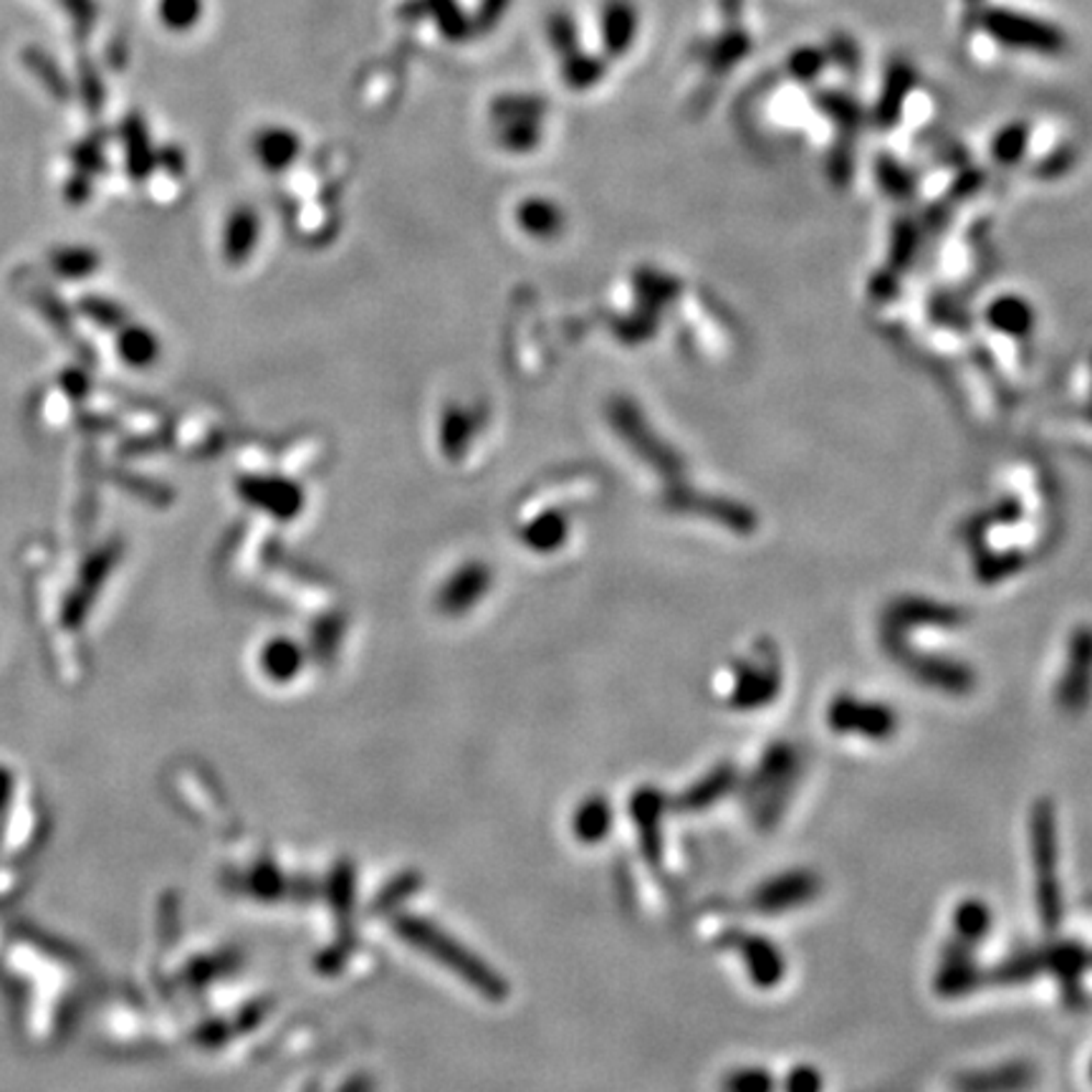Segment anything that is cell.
<instances>
[{
  "label": "cell",
  "instance_id": "obj_1",
  "mask_svg": "<svg viewBox=\"0 0 1092 1092\" xmlns=\"http://www.w3.org/2000/svg\"><path fill=\"white\" fill-rule=\"evenodd\" d=\"M1029 857L1035 873V903L1042 928L1055 933L1062 923L1060 880V832L1057 812L1049 799H1039L1029 812Z\"/></svg>",
  "mask_w": 1092,
  "mask_h": 1092
},
{
  "label": "cell",
  "instance_id": "obj_2",
  "mask_svg": "<svg viewBox=\"0 0 1092 1092\" xmlns=\"http://www.w3.org/2000/svg\"><path fill=\"white\" fill-rule=\"evenodd\" d=\"M799 777H802V754L797 746L785 741L766 746L746 789L748 810L758 828H774L781 820Z\"/></svg>",
  "mask_w": 1092,
  "mask_h": 1092
},
{
  "label": "cell",
  "instance_id": "obj_3",
  "mask_svg": "<svg viewBox=\"0 0 1092 1092\" xmlns=\"http://www.w3.org/2000/svg\"><path fill=\"white\" fill-rule=\"evenodd\" d=\"M971 29L983 31L997 44L1014 52H1032L1042 56H1060L1067 52L1070 41L1057 23L1042 21L1037 15L1009 11V8L983 5L977 19L969 23Z\"/></svg>",
  "mask_w": 1092,
  "mask_h": 1092
},
{
  "label": "cell",
  "instance_id": "obj_4",
  "mask_svg": "<svg viewBox=\"0 0 1092 1092\" xmlns=\"http://www.w3.org/2000/svg\"><path fill=\"white\" fill-rule=\"evenodd\" d=\"M828 729L837 736H855L865 741H882L896 739L900 729V719L893 711V706L880 703V700H868L853 694H840L828 703L824 711Z\"/></svg>",
  "mask_w": 1092,
  "mask_h": 1092
},
{
  "label": "cell",
  "instance_id": "obj_5",
  "mask_svg": "<svg viewBox=\"0 0 1092 1092\" xmlns=\"http://www.w3.org/2000/svg\"><path fill=\"white\" fill-rule=\"evenodd\" d=\"M822 893V878L810 868L785 870L758 886L748 905L758 915H787L814 903Z\"/></svg>",
  "mask_w": 1092,
  "mask_h": 1092
},
{
  "label": "cell",
  "instance_id": "obj_6",
  "mask_svg": "<svg viewBox=\"0 0 1092 1092\" xmlns=\"http://www.w3.org/2000/svg\"><path fill=\"white\" fill-rule=\"evenodd\" d=\"M977 948L964 944V941H948L941 952L933 973V989L944 999H964L973 994L981 983V969L977 966Z\"/></svg>",
  "mask_w": 1092,
  "mask_h": 1092
},
{
  "label": "cell",
  "instance_id": "obj_7",
  "mask_svg": "<svg viewBox=\"0 0 1092 1092\" xmlns=\"http://www.w3.org/2000/svg\"><path fill=\"white\" fill-rule=\"evenodd\" d=\"M1092 696V635H1078L1070 645L1067 668L1057 688V703L1067 716H1078L1088 708Z\"/></svg>",
  "mask_w": 1092,
  "mask_h": 1092
},
{
  "label": "cell",
  "instance_id": "obj_8",
  "mask_svg": "<svg viewBox=\"0 0 1092 1092\" xmlns=\"http://www.w3.org/2000/svg\"><path fill=\"white\" fill-rule=\"evenodd\" d=\"M915 87H919V71H915V66L911 61H905V58H893V61H888L886 74H882L878 104H875L870 112L875 127L893 130L900 122V114H903L905 99L911 97V91Z\"/></svg>",
  "mask_w": 1092,
  "mask_h": 1092
},
{
  "label": "cell",
  "instance_id": "obj_9",
  "mask_svg": "<svg viewBox=\"0 0 1092 1092\" xmlns=\"http://www.w3.org/2000/svg\"><path fill=\"white\" fill-rule=\"evenodd\" d=\"M736 948H739L736 954L741 956V961H744L746 973L754 987L774 989L785 981L787 958L772 938L758 936V933H748V936L736 938Z\"/></svg>",
  "mask_w": 1092,
  "mask_h": 1092
},
{
  "label": "cell",
  "instance_id": "obj_10",
  "mask_svg": "<svg viewBox=\"0 0 1092 1092\" xmlns=\"http://www.w3.org/2000/svg\"><path fill=\"white\" fill-rule=\"evenodd\" d=\"M779 694V665L774 663L769 653L762 657H748L746 671H741L733 690L731 703L739 711H758V708L772 703Z\"/></svg>",
  "mask_w": 1092,
  "mask_h": 1092
},
{
  "label": "cell",
  "instance_id": "obj_11",
  "mask_svg": "<svg viewBox=\"0 0 1092 1092\" xmlns=\"http://www.w3.org/2000/svg\"><path fill=\"white\" fill-rule=\"evenodd\" d=\"M752 48H754L752 33L741 29L739 23H733V26L719 33L716 38L700 41L690 54H694L698 61L713 74V77H723V74L736 69V66L752 54Z\"/></svg>",
  "mask_w": 1092,
  "mask_h": 1092
},
{
  "label": "cell",
  "instance_id": "obj_12",
  "mask_svg": "<svg viewBox=\"0 0 1092 1092\" xmlns=\"http://www.w3.org/2000/svg\"><path fill=\"white\" fill-rule=\"evenodd\" d=\"M812 104L820 110L828 120L835 124L837 130L847 132V135H855L857 130L865 127L870 120V114L865 112V106L857 102L853 94L842 89H820L814 91Z\"/></svg>",
  "mask_w": 1092,
  "mask_h": 1092
},
{
  "label": "cell",
  "instance_id": "obj_13",
  "mask_svg": "<svg viewBox=\"0 0 1092 1092\" xmlns=\"http://www.w3.org/2000/svg\"><path fill=\"white\" fill-rule=\"evenodd\" d=\"M638 33V11L630 0H607L603 11V38L612 56L630 52Z\"/></svg>",
  "mask_w": 1092,
  "mask_h": 1092
},
{
  "label": "cell",
  "instance_id": "obj_14",
  "mask_svg": "<svg viewBox=\"0 0 1092 1092\" xmlns=\"http://www.w3.org/2000/svg\"><path fill=\"white\" fill-rule=\"evenodd\" d=\"M952 923H954V938L977 948L991 933L994 913H991V908L983 903L981 898H964L961 903L954 908Z\"/></svg>",
  "mask_w": 1092,
  "mask_h": 1092
},
{
  "label": "cell",
  "instance_id": "obj_15",
  "mask_svg": "<svg viewBox=\"0 0 1092 1092\" xmlns=\"http://www.w3.org/2000/svg\"><path fill=\"white\" fill-rule=\"evenodd\" d=\"M1032 1080V1067L1024 1062H1006L994 1070H979L964 1080L969 1092H1009L1027 1088Z\"/></svg>",
  "mask_w": 1092,
  "mask_h": 1092
},
{
  "label": "cell",
  "instance_id": "obj_16",
  "mask_svg": "<svg viewBox=\"0 0 1092 1092\" xmlns=\"http://www.w3.org/2000/svg\"><path fill=\"white\" fill-rule=\"evenodd\" d=\"M779 1082L762 1065H741L723 1074L721 1092H777Z\"/></svg>",
  "mask_w": 1092,
  "mask_h": 1092
},
{
  "label": "cell",
  "instance_id": "obj_17",
  "mask_svg": "<svg viewBox=\"0 0 1092 1092\" xmlns=\"http://www.w3.org/2000/svg\"><path fill=\"white\" fill-rule=\"evenodd\" d=\"M296 137L286 130H266L256 139V153L269 168H283L296 153Z\"/></svg>",
  "mask_w": 1092,
  "mask_h": 1092
},
{
  "label": "cell",
  "instance_id": "obj_18",
  "mask_svg": "<svg viewBox=\"0 0 1092 1092\" xmlns=\"http://www.w3.org/2000/svg\"><path fill=\"white\" fill-rule=\"evenodd\" d=\"M824 56H828V64L847 77H857L863 71V48L849 33H832Z\"/></svg>",
  "mask_w": 1092,
  "mask_h": 1092
},
{
  "label": "cell",
  "instance_id": "obj_19",
  "mask_svg": "<svg viewBox=\"0 0 1092 1092\" xmlns=\"http://www.w3.org/2000/svg\"><path fill=\"white\" fill-rule=\"evenodd\" d=\"M1029 142V124L1027 122H1012L997 132L994 142H991V153L999 162L1014 165L1024 155Z\"/></svg>",
  "mask_w": 1092,
  "mask_h": 1092
},
{
  "label": "cell",
  "instance_id": "obj_20",
  "mask_svg": "<svg viewBox=\"0 0 1092 1092\" xmlns=\"http://www.w3.org/2000/svg\"><path fill=\"white\" fill-rule=\"evenodd\" d=\"M824 69H828V56H824L822 48L802 46L797 52H791V56L787 58L789 77L797 79L799 85H814Z\"/></svg>",
  "mask_w": 1092,
  "mask_h": 1092
},
{
  "label": "cell",
  "instance_id": "obj_21",
  "mask_svg": "<svg viewBox=\"0 0 1092 1092\" xmlns=\"http://www.w3.org/2000/svg\"><path fill=\"white\" fill-rule=\"evenodd\" d=\"M607 66L597 58L572 54L564 58V85H570L572 89H589L595 87L599 79L605 77Z\"/></svg>",
  "mask_w": 1092,
  "mask_h": 1092
},
{
  "label": "cell",
  "instance_id": "obj_22",
  "mask_svg": "<svg viewBox=\"0 0 1092 1092\" xmlns=\"http://www.w3.org/2000/svg\"><path fill=\"white\" fill-rule=\"evenodd\" d=\"M160 21L172 31H188L203 15V0H160Z\"/></svg>",
  "mask_w": 1092,
  "mask_h": 1092
},
{
  "label": "cell",
  "instance_id": "obj_23",
  "mask_svg": "<svg viewBox=\"0 0 1092 1092\" xmlns=\"http://www.w3.org/2000/svg\"><path fill=\"white\" fill-rule=\"evenodd\" d=\"M54 266L64 277H87L97 269V254L89 248H64L54 254Z\"/></svg>",
  "mask_w": 1092,
  "mask_h": 1092
},
{
  "label": "cell",
  "instance_id": "obj_24",
  "mask_svg": "<svg viewBox=\"0 0 1092 1092\" xmlns=\"http://www.w3.org/2000/svg\"><path fill=\"white\" fill-rule=\"evenodd\" d=\"M781 1092H824V1074L820 1072V1067L810 1062L795 1065L791 1070H787Z\"/></svg>",
  "mask_w": 1092,
  "mask_h": 1092
},
{
  "label": "cell",
  "instance_id": "obj_25",
  "mask_svg": "<svg viewBox=\"0 0 1092 1092\" xmlns=\"http://www.w3.org/2000/svg\"><path fill=\"white\" fill-rule=\"evenodd\" d=\"M549 36H552V44H554V48H556V52H560L564 58L579 52L577 26H574V21L570 19V15L556 13L554 19L549 21Z\"/></svg>",
  "mask_w": 1092,
  "mask_h": 1092
},
{
  "label": "cell",
  "instance_id": "obj_26",
  "mask_svg": "<svg viewBox=\"0 0 1092 1092\" xmlns=\"http://www.w3.org/2000/svg\"><path fill=\"white\" fill-rule=\"evenodd\" d=\"M127 139H130V170L135 175H145L149 168V145H147V132L142 127L139 120L127 122Z\"/></svg>",
  "mask_w": 1092,
  "mask_h": 1092
},
{
  "label": "cell",
  "instance_id": "obj_27",
  "mask_svg": "<svg viewBox=\"0 0 1092 1092\" xmlns=\"http://www.w3.org/2000/svg\"><path fill=\"white\" fill-rule=\"evenodd\" d=\"M541 110H544V106H541V99H533V97H506V99H498V104H496V114L506 122L537 120Z\"/></svg>",
  "mask_w": 1092,
  "mask_h": 1092
},
{
  "label": "cell",
  "instance_id": "obj_28",
  "mask_svg": "<svg viewBox=\"0 0 1092 1092\" xmlns=\"http://www.w3.org/2000/svg\"><path fill=\"white\" fill-rule=\"evenodd\" d=\"M878 178L888 193H903V190H911L913 185V182H908V172L888 155H882L878 160Z\"/></svg>",
  "mask_w": 1092,
  "mask_h": 1092
},
{
  "label": "cell",
  "instance_id": "obj_29",
  "mask_svg": "<svg viewBox=\"0 0 1092 1092\" xmlns=\"http://www.w3.org/2000/svg\"><path fill=\"white\" fill-rule=\"evenodd\" d=\"M153 341L147 339L145 331H130L127 339H124V345H120V352L124 354V360L132 362V364H142V362H147L149 360V354H153Z\"/></svg>",
  "mask_w": 1092,
  "mask_h": 1092
},
{
  "label": "cell",
  "instance_id": "obj_30",
  "mask_svg": "<svg viewBox=\"0 0 1092 1092\" xmlns=\"http://www.w3.org/2000/svg\"><path fill=\"white\" fill-rule=\"evenodd\" d=\"M506 5H508V0H486L481 8V13H479V23L481 26H494L498 15H502L506 11Z\"/></svg>",
  "mask_w": 1092,
  "mask_h": 1092
},
{
  "label": "cell",
  "instance_id": "obj_31",
  "mask_svg": "<svg viewBox=\"0 0 1092 1092\" xmlns=\"http://www.w3.org/2000/svg\"><path fill=\"white\" fill-rule=\"evenodd\" d=\"M719 8L729 26L741 23V15H744V0H719Z\"/></svg>",
  "mask_w": 1092,
  "mask_h": 1092
},
{
  "label": "cell",
  "instance_id": "obj_32",
  "mask_svg": "<svg viewBox=\"0 0 1092 1092\" xmlns=\"http://www.w3.org/2000/svg\"><path fill=\"white\" fill-rule=\"evenodd\" d=\"M964 5H966V26L977 19V13L981 11L983 5H987V0H964Z\"/></svg>",
  "mask_w": 1092,
  "mask_h": 1092
},
{
  "label": "cell",
  "instance_id": "obj_33",
  "mask_svg": "<svg viewBox=\"0 0 1092 1092\" xmlns=\"http://www.w3.org/2000/svg\"><path fill=\"white\" fill-rule=\"evenodd\" d=\"M1090 1080H1092V1062H1090Z\"/></svg>",
  "mask_w": 1092,
  "mask_h": 1092
}]
</instances>
